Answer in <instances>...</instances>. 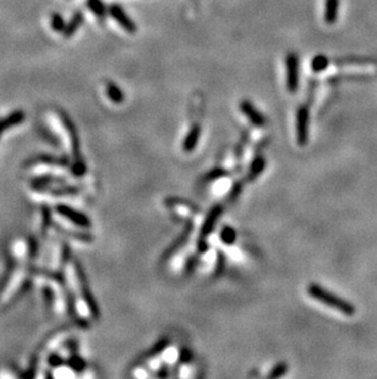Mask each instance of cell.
Segmentation results:
<instances>
[{
	"mask_svg": "<svg viewBox=\"0 0 377 379\" xmlns=\"http://www.w3.org/2000/svg\"><path fill=\"white\" fill-rule=\"evenodd\" d=\"M310 296L312 299L317 300L318 302L323 303V305L331 307V308L336 309V311L341 312L344 315H354L355 314V307L352 303L348 302V301L341 299V297L336 296V294L331 293L329 291L324 290L323 287H321L317 283H311L307 288Z\"/></svg>",
	"mask_w": 377,
	"mask_h": 379,
	"instance_id": "6da1fadb",
	"label": "cell"
},
{
	"mask_svg": "<svg viewBox=\"0 0 377 379\" xmlns=\"http://www.w3.org/2000/svg\"><path fill=\"white\" fill-rule=\"evenodd\" d=\"M310 112L306 106H301L297 112V140L300 146H306L309 143Z\"/></svg>",
	"mask_w": 377,
	"mask_h": 379,
	"instance_id": "7a4b0ae2",
	"label": "cell"
},
{
	"mask_svg": "<svg viewBox=\"0 0 377 379\" xmlns=\"http://www.w3.org/2000/svg\"><path fill=\"white\" fill-rule=\"evenodd\" d=\"M287 89L295 92L299 88V58L295 53H289L286 57Z\"/></svg>",
	"mask_w": 377,
	"mask_h": 379,
	"instance_id": "3957f363",
	"label": "cell"
},
{
	"mask_svg": "<svg viewBox=\"0 0 377 379\" xmlns=\"http://www.w3.org/2000/svg\"><path fill=\"white\" fill-rule=\"evenodd\" d=\"M109 11H110V15L113 16V19H114L115 21H117L118 24L126 31V32H129V33L136 32V30H137L136 24L132 21L131 19H130L129 15H127L125 11H124L123 8H120L119 5H112Z\"/></svg>",
	"mask_w": 377,
	"mask_h": 379,
	"instance_id": "277c9868",
	"label": "cell"
},
{
	"mask_svg": "<svg viewBox=\"0 0 377 379\" xmlns=\"http://www.w3.org/2000/svg\"><path fill=\"white\" fill-rule=\"evenodd\" d=\"M240 109H242L244 115H245L254 125L263 127L266 124V118L263 117V114L261 113L259 109L255 108V106L252 105L250 101H243V102L240 103Z\"/></svg>",
	"mask_w": 377,
	"mask_h": 379,
	"instance_id": "5b68a950",
	"label": "cell"
},
{
	"mask_svg": "<svg viewBox=\"0 0 377 379\" xmlns=\"http://www.w3.org/2000/svg\"><path fill=\"white\" fill-rule=\"evenodd\" d=\"M222 213H223V207L220 206V205H217V206L212 207V210L210 211L207 218L205 219L204 225H202V227H201L202 238H205V237L210 236V234L212 233V231L214 230V227H216L217 221H218V219L220 218V215H222Z\"/></svg>",
	"mask_w": 377,
	"mask_h": 379,
	"instance_id": "8992f818",
	"label": "cell"
},
{
	"mask_svg": "<svg viewBox=\"0 0 377 379\" xmlns=\"http://www.w3.org/2000/svg\"><path fill=\"white\" fill-rule=\"evenodd\" d=\"M200 137H201V127H200L199 124H195V125H193V128L188 130L187 135L184 139V144H182L184 151H194L195 147L197 146V143H199Z\"/></svg>",
	"mask_w": 377,
	"mask_h": 379,
	"instance_id": "52a82bcc",
	"label": "cell"
},
{
	"mask_svg": "<svg viewBox=\"0 0 377 379\" xmlns=\"http://www.w3.org/2000/svg\"><path fill=\"white\" fill-rule=\"evenodd\" d=\"M339 0H326L324 2V21L328 25H333L338 20Z\"/></svg>",
	"mask_w": 377,
	"mask_h": 379,
	"instance_id": "ba28073f",
	"label": "cell"
},
{
	"mask_svg": "<svg viewBox=\"0 0 377 379\" xmlns=\"http://www.w3.org/2000/svg\"><path fill=\"white\" fill-rule=\"evenodd\" d=\"M58 211H59L60 215L65 216V218L69 220H72L75 224L80 225V226H82V227L89 226V220L87 219L85 215H81V214L77 213V211L69 209V207H66V206L58 207Z\"/></svg>",
	"mask_w": 377,
	"mask_h": 379,
	"instance_id": "9c48e42d",
	"label": "cell"
},
{
	"mask_svg": "<svg viewBox=\"0 0 377 379\" xmlns=\"http://www.w3.org/2000/svg\"><path fill=\"white\" fill-rule=\"evenodd\" d=\"M328 64H329L328 58H327L326 56H323V54H318V56H316L314 59H312L311 68L315 73H321V71L326 70V69L328 68Z\"/></svg>",
	"mask_w": 377,
	"mask_h": 379,
	"instance_id": "30bf717a",
	"label": "cell"
},
{
	"mask_svg": "<svg viewBox=\"0 0 377 379\" xmlns=\"http://www.w3.org/2000/svg\"><path fill=\"white\" fill-rule=\"evenodd\" d=\"M219 236H220V239H222V242L224 243V244H228V245L234 244V242L237 241V237H238L237 231L230 226L223 227L222 231H220Z\"/></svg>",
	"mask_w": 377,
	"mask_h": 379,
	"instance_id": "8fae6325",
	"label": "cell"
},
{
	"mask_svg": "<svg viewBox=\"0 0 377 379\" xmlns=\"http://www.w3.org/2000/svg\"><path fill=\"white\" fill-rule=\"evenodd\" d=\"M266 166V161L263 157H256L254 161H252L251 166H250V173H249V178L250 179H255L257 176L261 175L263 170H265Z\"/></svg>",
	"mask_w": 377,
	"mask_h": 379,
	"instance_id": "7c38bea8",
	"label": "cell"
},
{
	"mask_svg": "<svg viewBox=\"0 0 377 379\" xmlns=\"http://www.w3.org/2000/svg\"><path fill=\"white\" fill-rule=\"evenodd\" d=\"M107 95L115 103H120L124 101V92L117 85H114V83H108V86H107Z\"/></svg>",
	"mask_w": 377,
	"mask_h": 379,
	"instance_id": "4fadbf2b",
	"label": "cell"
},
{
	"mask_svg": "<svg viewBox=\"0 0 377 379\" xmlns=\"http://www.w3.org/2000/svg\"><path fill=\"white\" fill-rule=\"evenodd\" d=\"M169 345V339H167V338H164V339H161L158 340L157 343L153 345L152 349L150 350L149 351V356L150 357H153V356H157L161 354V352H163L165 349H167V346Z\"/></svg>",
	"mask_w": 377,
	"mask_h": 379,
	"instance_id": "5bb4252c",
	"label": "cell"
},
{
	"mask_svg": "<svg viewBox=\"0 0 377 379\" xmlns=\"http://www.w3.org/2000/svg\"><path fill=\"white\" fill-rule=\"evenodd\" d=\"M287 371H288V366H287L286 362H279L277 363L275 366L272 368V371L269 372L268 378H279L283 377L286 374Z\"/></svg>",
	"mask_w": 377,
	"mask_h": 379,
	"instance_id": "9a60e30c",
	"label": "cell"
},
{
	"mask_svg": "<svg viewBox=\"0 0 377 379\" xmlns=\"http://www.w3.org/2000/svg\"><path fill=\"white\" fill-rule=\"evenodd\" d=\"M88 7L97 16H103L106 13V9L101 0H88Z\"/></svg>",
	"mask_w": 377,
	"mask_h": 379,
	"instance_id": "2e32d148",
	"label": "cell"
},
{
	"mask_svg": "<svg viewBox=\"0 0 377 379\" xmlns=\"http://www.w3.org/2000/svg\"><path fill=\"white\" fill-rule=\"evenodd\" d=\"M22 118H24V117H22L21 113H16V114L11 115L10 118H8V119L5 120V121H2V123H0V133H2L3 130H5L7 128H9V127L13 125V124L19 123V121L21 120Z\"/></svg>",
	"mask_w": 377,
	"mask_h": 379,
	"instance_id": "e0dca14e",
	"label": "cell"
},
{
	"mask_svg": "<svg viewBox=\"0 0 377 379\" xmlns=\"http://www.w3.org/2000/svg\"><path fill=\"white\" fill-rule=\"evenodd\" d=\"M227 175H228V172L225 170L216 169V170L211 171V172H208L207 175H206V179H207V181H214V179L225 177Z\"/></svg>",
	"mask_w": 377,
	"mask_h": 379,
	"instance_id": "ac0fdd59",
	"label": "cell"
},
{
	"mask_svg": "<svg viewBox=\"0 0 377 379\" xmlns=\"http://www.w3.org/2000/svg\"><path fill=\"white\" fill-rule=\"evenodd\" d=\"M52 25L57 31H60L64 28V22L62 20V17H59V15H54L53 16V21H52Z\"/></svg>",
	"mask_w": 377,
	"mask_h": 379,
	"instance_id": "d6986e66",
	"label": "cell"
},
{
	"mask_svg": "<svg viewBox=\"0 0 377 379\" xmlns=\"http://www.w3.org/2000/svg\"><path fill=\"white\" fill-rule=\"evenodd\" d=\"M191 358H193V355H191V351L187 349H182L180 352V361L184 363L190 362Z\"/></svg>",
	"mask_w": 377,
	"mask_h": 379,
	"instance_id": "ffe728a7",
	"label": "cell"
},
{
	"mask_svg": "<svg viewBox=\"0 0 377 379\" xmlns=\"http://www.w3.org/2000/svg\"><path fill=\"white\" fill-rule=\"evenodd\" d=\"M80 22H81V17L79 15H77L76 17H75V21L71 22L70 26H69V27L66 28V34H68V36H70V34L72 32H74L75 30H76L77 25H80Z\"/></svg>",
	"mask_w": 377,
	"mask_h": 379,
	"instance_id": "44dd1931",
	"label": "cell"
},
{
	"mask_svg": "<svg viewBox=\"0 0 377 379\" xmlns=\"http://www.w3.org/2000/svg\"><path fill=\"white\" fill-rule=\"evenodd\" d=\"M240 189H242V186H240V184H237V186L234 187V189H233V194H231V198H235V196H238V194L240 193Z\"/></svg>",
	"mask_w": 377,
	"mask_h": 379,
	"instance_id": "7402d4cb",
	"label": "cell"
}]
</instances>
